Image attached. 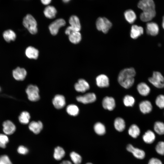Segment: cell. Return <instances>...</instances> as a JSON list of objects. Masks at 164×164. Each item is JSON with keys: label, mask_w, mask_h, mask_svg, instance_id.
<instances>
[{"label": "cell", "mask_w": 164, "mask_h": 164, "mask_svg": "<svg viewBox=\"0 0 164 164\" xmlns=\"http://www.w3.org/2000/svg\"><path fill=\"white\" fill-rule=\"evenodd\" d=\"M136 74L135 69L132 67L126 68L119 73L118 80L120 84L125 89L131 87L133 84L134 77Z\"/></svg>", "instance_id": "6da1fadb"}, {"label": "cell", "mask_w": 164, "mask_h": 164, "mask_svg": "<svg viewBox=\"0 0 164 164\" xmlns=\"http://www.w3.org/2000/svg\"><path fill=\"white\" fill-rule=\"evenodd\" d=\"M22 23L24 26L31 34H35L37 33V22L35 18L31 15L27 14L24 18Z\"/></svg>", "instance_id": "7a4b0ae2"}, {"label": "cell", "mask_w": 164, "mask_h": 164, "mask_svg": "<svg viewBox=\"0 0 164 164\" xmlns=\"http://www.w3.org/2000/svg\"><path fill=\"white\" fill-rule=\"evenodd\" d=\"M96 25L98 30L104 33H107L112 26L110 21L104 17L98 18L96 20Z\"/></svg>", "instance_id": "3957f363"}, {"label": "cell", "mask_w": 164, "mask_h": 164, "mask_svg": "<svg viewBox=\"0 0 164 164\" xmlns=\"http://www.w3.org/2000/svg\"><path fill=\"white\" fill-rule=\"evenodd\" d=\"M148 80L150 83L157 88H164V77L159 72H154L152 77H149Z\"/></svg>", "instance_id": "277c9868"}, {"label": "cell", "mask_w": 164, "mask_h": 164, "mask_svg": "<svg viewBox=\"0 0 164 164\" xmlns=\"http://www.w3.org/2000/svg\"><path fill=\"white\" fill-rule=\"evenodd\" d=\"M26 91L28 98L30 101H36L39 99V90L36 86L29 85L27 87Z\"/></svg>", "instance_id": "5b68a950"}, {"label": "cell", "mask_w": 164, "mask_h": 164, "mask_svg": "<svg viewBox=\"0 0 164 164\" xmlns=\"http://www.w3.org/2000/svg\"><path fill=\"white\" fill-rule=\"evenodd\" d=\"M66 24L65 20L63 19L59 18L52 22L49 25V29L51 34L53 36L56 35L59 29L64 26Z\"/></svg>", "instance_id": "8992f818"}, {"label": "cell", "mask_w": 164, "mask_h": 164, "mask_svg": "<svg viewBox=\"0 0 164 164\" xmlns=\"http://www.w3.org/2000/svg\"><path fill=\"white\" fill-rule=\"evenodd\" d=\"M138 7L143 12L155 10V5L153 0H140L138 4Z\"/></svg>", "instance_id": "52a82bcc"}, {"label": "cell", "mask_w": 164, "mask_h": 164, "mask_svg": "<svg viewBox=\"0 0 164 164\" xmlns=\"http://www.w3.org/2000/svg\"><path fill=\"white\" fill-rule=\"evenodd\" d=\"M77 101L84 104L93 103L96 99V95L93 93H87L83 96H79L76 97Z\"/></svg>", "instance_id": "ba28073f"}, {"label": "cell", "mask_w": 164, "mask_h": 164, "mask_svg": "<svg viewBox=\"0 0 164 164\" xmlns=\"http://www.w3.org/2000/svg\"><path fill=\"white\" fill-rule=\"evenodd\" d=\"M126 149L138 159H143L145 156V153L143 150L135 148L132 144L128 145L126 146Z\"/></svg>", "instance_id": "9c48e42d"}, {"label": "cell", "mask_w": 164, "mask_h": 164, "mask_svg": "<svg viewBox=\"0 0 164 164\" xmlns=\"http://www.w3.org/2000/svg\"><path fill=\"white\" fill-rule=\"evenodd\" d=\"M3 131L7 135H11L13 134L15 130L16 127L14 124L10 120H6L3 123Z\"/></svg>", "instance_id": "30bf717a"}, {"label": "cell", "mask_w": 164, "mask_h": 164, "mask_svg": "<svg viewBox=\"0 0 164 164\" xmlns=\"http://www.w3.org/2000/svg\"><path fill=\"white\" fill-rule=\"evenodd\" d=\"M27 73L24 68L18 67L12 71V75L14 78L17 80H23L25 78Z\"/></svg>", "instance_id": "8fae6325"}, {"label": "cell", "mask_w": 164, "mask_h": 164, "mask_svg": "<svg viewBox=\"0 0 164 164\" xmlns=\"http://www.w3.org/2000/svg\"><path fill=\"white\" fill-rule=\"evenodd\" d=\"M52 103L56 108L61 109L64 107L65 105V98L63 95L57 94L53 99Z\"/></svg>", "instance_id": "7c38bea8"}, {"label": "cell", "mask_w": 164, "mask_h": 164, "mask_svg": "<svg viewBox=\"0 0 164 164\" xmlns=\"http://www.w3.org/2000/svg\"><path fill=\"white\" fill-rule=\"evenodd\" d=\"M75 90L77 92H84L90 88V85L85 80L80 79L74 85Z\"/></svg>", "instance_id": "4fadbf2b"}, {"label": "cell", "mask_w": 164, "mask_h": 164, "mask_svg": "<svg viewBox=\"0 0 164 164\" xmlns=\"http://www.w3.org/2000/svg\"><path fill=\"white\" fill-rule=\"evenodd\" d=\"M102 104L104 109L109 111H112L115 108V103L113 98L106 96L103 99Z\"/></svg>", "instance_id": "5bb4252c"}, {"label": "cell", "mask_w": 164, "mask_h": 164, "mask_svg": "<svg viewBox=\"0 0 164 164\" xmlns=\"http://www.w3.org/2000/svg\"><path fill=\"white\" fill-rule=\"evenodd\" d=\"M97 85L100 87H107L109 86V79L105 75L101 74L98 76L96 79Z\"/></svg>", "instance_id": "9a60e30c"}, {"label": "cell", "mask_w": 164, "mask_h": 164, "mask_svg": "<svg viewBox=\"0 0 164 164\" xmlns=\"http://www.w3.org/2000/svg\"><path fill=\"white\" fill-rule=\"evenodd\" d=\"M146 30L148 34L152 36H155L159 33L158 25L154 22H148L146 24Z\"/></svg>", "instance_id": "2e32d148"}, {"label": "cell", "mask_w": 164, "mask_h": 164, "mask_svg": "<svg viewBox=\"0 0 164 164\" xmlns=\"http://www.w3.org/2000/svg\"><path fill=\"white\" fill-rule=\"evenodd\" d=\"M144 29L142 26L134 25L131 27L130 36L133 39H136L142 35Z\"/></svg>", "instance_id": "e0dca14e"}, {"label": "cell", "mask_w": 164, "mask_h": 164, "mask_svg": "<svg viewBox=\"0 0 164 164\" xmlns=\"http://www.w3.org/2000/svg\"><path fill=\"white\" fill-rule=\"evenodd\" d=\"M70 26L75 31H79L81 29V25L79 18L76 15H73L70 18L69 20Z\"/></svg>", "instance_id": "ac0fdd59"}, {"label": "cell", "mask_w": 164, "mask_h": 164, "mask_svg": "<svg viewBox=\"0 0 164 164\" xmlns=\"http://www.w3.org/2000/svg\"><path fill=\"white\" fill-rule=\"evenodd\" d=\"M29 129L36 134H39L43 128L42 123L40 121H32L29 125Z\"/></svg>", "instance_id": "d6986e66"}, {"label": "cell", "mask_w": 164, "mask_h": 164, "mask_svg": "<svg viewBox=\"0 0 164 164\" xmlns=\"http://www.w3.org/2000/svg\"><path fill=\"white\" fill-rule=\"evenodd\" d=\"M141 111L144 114L150 112L152 109V106L151 102L148 100L142 101L139 104Z\"/></svg>", "instance_id": "ffe728a7"}, {"label": "cell", "mask_w": 164, "mask_h": 164, "mask_svg": "<svg viewBox=\"0 0 164 164\" xmlns=\"http://www.w3.org/2000/svg\"><path fill=\"white\" fill-rule=\"evenodd\" d=\"M57 11L56 9L53 6L48 5L44 9L43 13L47 18L52 19L56 16Z\"/></svg>", "instance_id": "44dd1931"}, {"label": "cell", "mask_w": 164, "mask_h": 164, "mask_svg": "<svg viewBox=\"0 0 164 164\" xmlns=\"http://www.w3.org/2000/svg\"><path fill=\"white\" fill-rule=\"evenodd\" d=\"M26 56L30 59H36L38 58L39 55L38 50L32 46L27 47L25 52Z\"/></svg>", "instance_id": "7402d4cb"}, {"label": "cell", "mask_w": 164, "mask_h": 164, "mask_svg": "<svg viewBox=\"0 0 164 164\" xmlns=\"http://www.w3.org/2000/svg\"><path fill=\"white\" fill-rule=\"evenodd\" d=\"M155 10L148 11H144L140 16V19L144 22H149L155 16Z\"/></svg>", "instance_id": "603a6c76"}, {"label": "cell", "mask_w": 164, "mask_h": 164, "mask_svg": "<svg viewBox=\"0 0 164 164\" xmlns=\"http://www.w3.org/2000/svg\"><path fill=\"white\" fill-rule=\"evenodd\" d=\"M137 89L139 94L144 96L148 95L150 92V88L149 86L144 82L138 84L137 86Z\"/></svg>", "instance_id": "cb8c5ba5"}, {"label": "cell", "mask_w": 164, "mask_h": 164, "mask_svg": "<svg viewBox=\"0 0 164 164\" xmlns=\"http://www.w3.org/2000/svg\"><path fill=\"white\" fill-rule=\"evenodd\" d=\"M142 138L145 143L147 144H151L155 141V136L152 131L148 130L143 135Z\"/></svg>", "instance_id": "d4e9b609"}, {"label": "cell", "mask_w": 164, "mask_h": 164, "mask_svg": "<svg viewBox=\"0 0 164 164\" xmlns=\"http://www.w3.org/2000/svg\"><path fill=\"white\" fill-rule=\"evenodd\" d=\"M3 37L7 42L14 41L16 38V35L12 30L9 29L5 31L3 33Z\"/></svg>", "instance_id": "484cf974"}, {"label": "cell", "mask_w": 164, "mask_h": 164, "mask_svg": "<svg viewBox=\"0 0 164 164\" xmlns=\"http://www.w3.org/2000/svg\"><path fill=\"white\" fill-rule=\"evenodd\" d=\"M124 15L126 20L130 23H134L136 19V15L134 11L129 9L124 12Z\"/></svg>", "instance_id": "4316f807"}, {"label": "cell", "mask_w": 164, "mask_h": 164, "mask_svg": "<svg viewBox=\"0 0 164 164\" xmlns=\"http://www.w3.org/2000/svg\"><path fill=\"white\" fill-rule=\"evenodd\" d=\"M65 155V152L62 147L58 146L55 148L53 156L55 160H60L64 157Z\"/></svg>", "instance_id": "83f0119b"}, {"label": "cell", "mask_w": 164, "mask_h": 164, "mask_svg": "<svg viewBox=\"0 0 164 164\" xmlns=\"http://www.w3.org/2000/svg\"><path fill=\"white\" fill-rule=\"evenodd\" d=\"M68 36L70 41L74 44L79 43L81 39V36L79 31H73Z\"/></svg>", "instance_id": "f1b7e54d"}, {"label": "cell", "mask_w": 164, "mask_h": 164, "mask_svg": "<svg viewBox=\"0 0 164 164\" xmlns=\"http://www.w3.org/2000/svg\"><path fill=\"white\" fill-rule=\"evenodd\" d=\"M114 125L115 129L118 132L123 131L125 127V122L124 120L122 118H116L114 121Z\"/></svg>", "instance_id": "f546056e"}, {"label": "cell", "mask_w": 164, "mask_h": 164, "mask_svg": "<svg viewBox=\"0 0 164 164\" xmlns=\"http://www.w3.org/2000/svg\"><path fill=\"white\" fill-rule=\"evenodd\" d=\"M140 129L136 125L133 124L129 127L128 130L129 135L134 138H137L140 135Z\"/></svg>", "instance_id": "4dcf8cb0"}, {"label": "cell", "mask_w": 164, "mask_h": 164, "mask_svg": "<svg viewBox=\"0 0 164 164\" xmlns=\"http://www.w3.org/2000/svg\"><path fill=\"white\" fill-rule=\"evenodd\" d=\"M95 132L99 135H103L106 132V129L104 125L100 122L96 123L94 127Z\"/></svg>", "instance_id": "1f68e13d"}, {"label": "cell", "mask_w": 164, "mask_h": 164, "mask_svg": "<svg viewBox=\"0 0 164 164\" xmlns=\"http://www.w3.org/2000/svg\"><path fill=\"white\" fill-rule=\"evenodd\" d=\"M155 132L159 135L164 134V123L160 121H156L154 125Z\"/></svg>", "instance_id": "d6a6232c"}, {"label": "cell", "mask_w": 164, "mask_h": 164, "mask_svg": "<svg viewBox=\"0 0 164 164\" xmlns=\"http://www.w3.org/2000/svg\"><path fill=\"white\" fill-rule=\"evenodd\" d=\"M66 111L69 115L76 116L77 115L79 112L78 107L74 104H71L67 106L66 108Z\"/></svg>", "instance_id": "836d02e7"}, {"label": "cell", "mask_w": 164, "mask_h": 164, "mask_svg": "<svg viewBox=\"0 0 164 164\" xmlns=\"http://www.w3.org/2000/svg\"><path fill=\"white\" fill-rule=\"evenodd\" d=\"M30 116L29 113L26 111L22 112L19 117V122L23 124H26L29 121Z\"/></svg>", "instance_id": "e575fe53"}, {"label": "cell", "mask_w": 164, "mask_h": 164, "mask_svg": "<svg viewBox=\"0 0 164 164\" xmlns=\"http://www.w3.org/2000/svg\"><path fill=\"white\" fill-rule=\"evenodd\" d=\"M70 156L72 162L74 164H80L82 161V158L78 153L75 152H71Z\"/></svg>", "instance_id": "d590c367"}, {"label": "cell", "mask_w": 164, "mask_h": 164, "mask_svg": "<svg viewBox=\"0 0 164 164\" xmlns=\"http://www.w3.org/2000/svg\"><path fill=\"white\" fill-rule=\"evenodd\" d=\"M9 141V138L7 135L0 134V148L5 149Z\"/></svg>", "instance_id": "8d00e7d4"}, {"label": "cell", "mask_w": 164, "mask_h": 164, "mask_svg": "<svg viewBox=\"0 0 164 164\" xmlns=\"http://www.w3.org/2000/svg\"><path fill=\"white\" fill-rule=\"evenodd\" d=\"M123 101L124 104L126 106L132 107L135 103V100L132 96L126 95L124 97Z\"/></svg>", "instance_id": "74e56055"}, {"label": "cell", "mask_w": 164, "mask_h": 164, "mask_svg": "<svg viewBox=\"0 0 164 164\" xmlns=\"http://www.w3.org/2000/svg\"><path fill=\"white\" fill-rule=\"evenodd\" d=\"M155 104L159 108H164V95L160 94L158 95L155 99Z\"/></svg>", "instance_id": "f35d334b"}, {"label": "cell", "mask_w": 164, "mask_h": 164, "mask_svg": "<svg viewBox=\"0 0 164 164\" xmlns=\"http://www.w3.org/2000/svg\"><path fill=\"white\" fill-rule=\"evenodd\" d=\"M0 164H13L9 156L3 154L0 155Z\"/></svg>", "instance_id": "ab89813d"}, {"label": "cell", "mask_w": 164, "mask_h": 164, "mask_svg": "<svg viewBox=\"0 0 164 164\" xmlns=\"http://www.w3.org/2000/svg\"><path fill=\"white\" fill-rule=\"evenodd\" d=\"M16 151L19 154L21 155H26L29 152V149L26 146L22 145L18 146Z\"/></svg>", "instance_id": "60d3db41"}, {"label": "cell", "mask_w": 164, "mask_h": 164, "mask_svg": "<svg viewBox=\"0 0 164 164\" xmlns=\"http://www.w3.org/2000/svg\"><path fill=\"white\" fill-rule=\"evenodd\" d=\"M155 150L158 153L159 155H164V142H159L155 147Z\"/></svg>", "instance_id": "b9f144b4"}, {"label": "cell", "mask_w": 164, "mask_h": 164, "mask_svg": "<svg viewBox=\"0 0 164 164\" xmlns=\"http://www.w3.org/2000/svg\"><path fill=\"white\" fill-rule=\"evenodd\" d=\"M148 164H162L161 161L156 158H152L150 159Z\"/></svg>", "instance_id": "7bdbcfd3"}, {"label": "cell", "mask_w": 164, "mask_h": 164, "mask_svg": "<svg viewBox=\"0 0 164 164\" xmlns=\"http://www.w3.org/2000/svg\"><path fill=\"white\" fill-rule=\"evenodd\" d=\"M73 31H74L72 27L70 26L67 27L66 29L65 33L68 36Z\"/></svg>", "instance_id": "ee69618b"}, {"label": "cell", "mask_w": 164, "mask_h": 164, "mask_svg": "<svg viewBox=\"0 0 164 164\" xmlns=\"http://www.w3.org/2000/svg\"><path fill=\"white\" fill-rule=\"evenodd\" d=\"M41 3L43 5H48L51 2L52 0H40Z\"/></svg>", "instance_id": "f6af8a7d"}, {"label": "cell", "mask_w": 164, "mask_h": 164, "mask_svg": "<svg viewBox=\"0 0 164 164\" xmlns=\"http://www.w3.org/2000/svg\"><path fill=\"white\" fill-rule=\"evenodd\" d=\"M60 164H73V163L69 161L66 160L63 161Z\"/></svg>", "instance_id": "bcb514c9"}, {"label": "cell", "mask_w": 164, "mask_h": 164, "mask_svg": "<svg viewBox=\"0 0 164 164\" xmlns=\"http://www.w3.org/2000/svg\"><path fill=\"white\" fill-rule=\"evenodd\" d=\"M62 1L65 3H67L70 1L71 0H62Z\"/></svg>", "instance_id": "7dc6e473"}, {"label": "cell", "mask_w": 164, "mask_h": 164, "mask_svg": "<svg viewBox=\"0 0 164 164\" xmlns=\"http://www.w3.org/2000/svg\"><path fill=\"white\" fill-rule=\"evenodd\" d=\"M162 26V27L164 29V16H163V17Z\"/></svg>", "instance_id": "c3c4849f"}, {"label": "cell", "mask_w": 164, "mask_h": 164, "mask_svg": "<svg viewBox=\"0 0 164 164\" xmlns=\"http://www.w3.org/2000/svg\"><path fill=\"white\" fill-rule=\"evenodd\" d=\"M85 164H93L91 162H88V163H86Z\"/></svg>", "instance_id": "681fc988"}]
</instances>
